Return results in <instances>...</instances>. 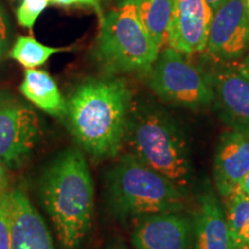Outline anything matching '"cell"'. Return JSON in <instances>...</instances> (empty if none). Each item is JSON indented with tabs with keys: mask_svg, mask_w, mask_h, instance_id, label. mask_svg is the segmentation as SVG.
<instances>
[{
	"mask_svg": "<svg viewBox=\"0 0 249 249\" xmlns=\"http://www.w3.org/2000/svg\"><path fill=\"white\" fill-rule=\"evenodd\" d=\"M132 108V93L124 79H90L71 93L65 117L71 135L89 155L116 157Z\"/></svg>",
	"mask_w": 249,
	"mask_h": 249,
	"instance_id": "cell-1",
	"label": "cell"
},
{
	"mask_svg": "<svg viewBox=\"0 0 249 249\" xmlns=\"http://www.w3.org/2000/svg\"><path fill=\"white\" fill-rule=\"evenodd\" d=\"M40 196L59 241L65 249H77L91 227L95 193L82 152L68 149L50 164L40 181Z\"/></svg>",
	"mask_w": 249,
	"mask_h": 249,
	"instance_id": "cell-2",
	"label": "cell"
},
{
	"mask_svg": "<svg viewBox=\"0 0 249 249\" xmlns=\"http://www.w3.org/2000/svg\"><path fill=\"white\" fill-rule=\"evenodd\" d=\"M130 154L186 192L193 164L186 138L172 118L156 108H132L126 130Z\"/></svg>",
	"mask_w": 249,
	"mask_h": 249,
	"instance_id": "cell-3",
	"label": "cell"
},
{
	"mask_svg": "<svg viewBox=\"0 0 249 249\" xmlns=\"http://www.w3.org/2000/svg\"><path fill=\"white\" fill-rule=\"evenodd\" d=\"M107 192L112 211L121 218L179 213L186 207V192L130 152L108 171Z\"/></svg>",
	"mask_w": 249,
	"mask_h": 249,
	"instance_id": "cell-4",
	"label": "cell"
},
{
	"mask_svg": "<svg viewBox=\"0 0 249 249\" xmlns=\"http://www.w3.org/2000/svg\"><path fill=\"white\" fill-rule=\"evenodd\" d=\"M160 52L133 1L123 0L102 17L93 53L108 75L148 74Z\"/></svg>",
	"mask_w": 249,
	"mask_h": 249,
	"instance_id": "cell-5",
	"label": "cell"
},
{
	"mask_svg": "<svg viewBox=\"0 0 249 249\" xmlns=\"http://www.w3.org/2000/svg\"><path fill=\"white\" fill-rule=\"evenodd\" d=\"M150 88L164 102L188 110H202L213 102L208 74L176 50L166 48L149 71Z\"/></svg>",
	"mask_w": 249,
	"mask_h": 249,
	"instance_id": "cell-6",
	"label": "cell"
},
{
	"mask_svg": "<svg viewBox=\"0 0 249 249\" xmlns=\"http://www.w3.org/2000/svg\"><path fill=\"white\" fill-rule=\"evenodd\" d=\"M36 112L11 97H0V160L6 167L22 166L40 136Z\"/></svg>",
	"mask_w": 249,
	"mask_h": 249,
	"instance_id": "cell-7",
	"label": "cell"
},
{
	"mask_svg": "<svg viewBox=\"0 0 249 249\" xmlns=\"http://www.w3.org/2000/svg\"><path fill=\"white\" fill-rule=\"evenodd\" d=\"M249 48L247 12L241 0H225L213 12L208 52L222 61L241 58Z\"/></svg>",
	"mask_w": 249,
	"mask_h": 249,
	"instance_id": "cell-8",
	"label": "cell"
},
{
	"mask_svg": "<svg viewBox=\"0 0 249 249\" xmlns=\"http://www.w3.org/2000/svg\"><path fill=\"white\" fill-rule=\"evenodd\" d=\"M213 15L207 0H176L166 44L186 55L203 52Z\"/></svg>",
	"mask_w": 249,
	"mask_h": 249,
	"instance_id": "cell-9",
	"label": "cell"
},
{
	"mask_svg": "<svg viewBox=\"0 0 249 249\" xmlns=\"http://www.w3.org/2000/svg\"><path fill=\"white\" fill-rule=\"evenodd\" d=\"M220 117L231 129L249 133V79L239 67H218L208 74Z\"/></svg>",
	"mask_w": 249,
	"mask_h": 249,
	"instance_id": "cell-10",
	"label": "cell"
},
{
	"mask_svg": "<svg viewBox=\"0 0 249 249\" xmlns=\"http://www.w3.org/2000/svg\"><path fill=\"white\" fill-rule=\"evenodd\" d=\"M192 238L193 223L178 213L139 218L132 233L136 249H189Z\"/></svg>",
	"mask_w": 249,
	"mask_h": 249,
	"instance_id": "cell-11",
	"label": "cell"
},
{
	"mask_svg": "<svg viewBox=\"0 0 249 249\" xmlns=\"http://www.w3.org/2000/svg\"><path fill=\"white\" fill-rule=\"evenodd\" d=\"M6 204L11 220L12 249H54L44 219L22 191H6Z\"/></svg>",
	"mask_w": 249,
	"mask_h": 249,
	"instance_id": "cell-12",
	"label": "cell"
},
{
	"mask_svg": "<svg viewBox=\"0 0 249 249\" xmlns=\"http://www.w3.org/2000/svg\"><path fill=\"white\" fill-rule=\"evenodd\" d=\"M249 171V133L231 129L218 142L213 160L217 191L223 198L234 193Z\"/></svg>",
	"mask_w": 249,
	"mask_h": 249,
	"instance_id": "cell-13",
	"label": "cell"
},
{
	"mask_svg": "<svg viewBox=\"0 0 249 249\" xmlns=\"http://www.w3.org/2000/svg\"><path fill=\"white\" fill-rule=\"evenodd\" d=\"M194 249H234L225 213L213 192L201 195L193 220Z\"/></svg>",
	"mask_w": 249,
	"mask_h": 249,
	"instance_id": "cell-14",
	"label": "cell"
},
{
	"mask_svg": "<svg viewBox=\"0 0 249 249\" xmlns=\"http://www.w3.org/2000/svg\"><path fill=\"white\" fill-rule=\"evenodd\" d=\"M20 91L28 101L50 116L60 118L66 113V102L57 83L44 71L27 68Z\"/></svg>",
	"mask_w": 249,
	"mask_h": 249,
	"instance_id": "cell-15",
	"label": "cell"
},
{
	"mask_svg": "<svg viewBox=\"0 0 249 249\" xmlns=\"http://www.w3.org/2000/svg\"><path fill=\"white\" fill-rule=\"evenodd\" d=\"M138 9L143 26L158 50L167 43V33L172 20L176 0H130Z\"/></svg>",
	"mask_w": 249,
	"mask_h": 249,
	"instance_id": "cell-16",
	"label": "cell"
},
{
	"mask_svg": "<svg viewBox=\"0 0 249 249\" xmlns=\"http://www.w3.org/2000/svg\"><path fill=\"white\" fill-rule=\"evenodd\" d=\"M224 200V213L234 249H249V196L234 192Z\"/></svg>",
	"mask_w": 249,
	"mask_h": 249,
	"instance_id": "cell-17",
	"label": "cell"
},
{
	"mask_svg": "<svg viewBox=\"0 0 249 249\" xmlns=\"http://www.w3.org/2000/svg\"><path fill=\"white\" fill-rule=\"evenodd\" d=\"M67 50L65 48H51L37 42L33 37L21 36L17 39L9 55L23 67L36 68L44 65L52 54Z\"/></svg>",
	"mask_w": 249,
	"mask_h": 249,
	"instance_id": "cell-18",
	"label": "cell"
},
{
	"mask_svg": "<svg viewBox=\"0 0 249 249\" xmlns=\"http://www.w3.org/2000/svg\"><path fill=\"white\" fill-rule=\"evenodd\" d=\"M49 4L50 0H22L17 12L18 23L28 29H33L37 18Z\"/></svg>",
	"mask_w": 249,
	"mask_h": 249,
	"instance_id": "cell-19",
	"label": "cell"
},
{
	"mask_svg": "<svg viewBox=\"0 0 249 249\" xmlns=\"http://www.w3.org/2000/svg\"><path fill=\"white\" fill-rule=\"evenodd\" d=\"M0 249H12L11 220L6 204V189L0 192Z\"/></svg>",
	"mask_w": 249,
	"mask_h": 249,
	"instance_id": "cell-20",
	"label": "cell"
},
{
	"mask_svg": "<svg viewBox=\"0 0 249 249\" xmlns=\"http://www.w3.org/2000/svg\"><path fill=\"white\" fill-rule=\"evenodd\" d=\"M6 43H7V27H6L5 18L0 12V58L6 49Z\"/></svg>",
	"mask_w": 249,
	"mask_h": 249,
	"instance_id": "cell-21",
	"label": "cell"
},
{
	"mask_svg": "<svg viewBox=\"0 0 249 249\" xmlns=\"http://www.w3.org/2000/svg\"><path fill=\"white\" fill-rule=\"evenodd\" d=\"M51 4H55V5H64V6H70V5H88V6H92V7H96L95 2L92 0H50Z\"/></svg>",
	"mask_w": 249,
	"mask_h": 249,
	"instance_id": "cell-22",
	"label": "cell"
},
{
	"mask_svg": "<svg viewBox=\"0 0 249 249\" xmlns=\"http://www.w3.org/2000/svg\"><path fill=\"white\" fill-rule=\"evenodd\" d=\"M235 192L242 193V194L249 196V171H248V173L246 174L245 178L242 179V181L240 182V185H239V187L236 188Z\"/></svg>",
	"mask_w": 249,
	"mask_h": 249,
	"instance_id": "cell-23",
	"label": "cell"
},
{
	"mask_svg": "<svg viewBox=\"0 0 249 249\" xmlns=\"http://www.w3.org/2000/svg\"><path fill=\"white\" fill-rule=\"evenodd\" d=\"M6 166L0 160V192L5 191L6 189Z\"/></svg>",
	"mask_w": 249,
	"mask_h": 249,
	"instance_id": "cell-24",
	"label": "cell"
},
{
	"mask_svg": "<svg viewBox=\"0 0 249 249\" xmlns=\"http://www.w3.org/2000/svg\"><path fill=\"white\" fill-rule=\"evenodd\" d=\"M240 70L242 71V73H244L245 75L249 79V53L246 55L244 61H242V64L240 65Z\"/></svg>",
	"mask_w": 249,
	"mask_h": 249,
	"instance_id": "cell-25",
	"label": "cell"
},
{
	"mask_svg": "<svg viewBox=\"0 0 249 249\" xmlns=\"http://www.w3.org/2000/svg\"><path fill=\"white\" fill-rule=\"evenodd\" d=\"M224 1H225V0H207V2L209 4V6L213 12L216 11V9L219 7V6L222 5Z\"/></svg>",
	"mask_w": 249,
	"mask_h": 249,
	"instance_id": "cell-26",
	"label": "cell"
},
{
	"mask_svg": "<svg viewBox=\"0 0 249 249\" xmlns=\"http://www.w3.org/2000/svg\"><path fill=\"white\" fill-rule=\"evenodd\" d=\"M241 1L245 6V9H246V12H247V15L249 17V0H241Z\"/></svg>",
	"mask_w": 249,
	"mask_h": 249,
	"instance_id": "cell-27",
	"label": "cell"
},
{
	"mask_svg": "<svg viewBox=\"0 0 249 249\" xmlns=\"http://www.w3.org/2000/svg\"><path fill=\"white\" fill-rule=\"evenodd\" d=\"M108 249H126V248L123 247V246H112V247H110Z\"/></svg>",
	"mask_w": 249,
	"mask_h": 249,
	"instance_id": "cell-28",
	"label": "cell"
},
{
	"mask_svg": "<svg viewBox=\"0 0 249 249\" xmlns=\"http://www.w3.org/2000/svg\"><path fill=\"white\" fill-rule=\"evenodd\" d=\"M92 1L95 2L96 7H97V11H99V1H101V0H92Z\"/></svg>",
	"mask_w": 249,
	"mask_h": 249,
	"instance_id": "cell-29",
	"label": "cell"
},
{
	"mask_svg": "<svg viewBox=\"0 0 249 249\" xmlns=\"http://www.w3.org/2000/svg\"><path fill=\"white\" fill-rule=\"evenodd\" d=\"M247 18H248V27H249V17L247 15Z\"/></svg>",
	"mask_w": 249,
	"mask_h": 249,
	"instance_id": "cell-30",
	"label": "cell"
}]
</instances>
